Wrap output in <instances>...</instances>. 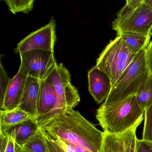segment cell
Listing matches in <instances>:
<instances>
[{
    "mask_svg": "<svg viewBox=\"0 0 152 152\" xmlns=\"http://www.w3.org/2000/svg\"><path fill=\"white\" fill-rule=\"evenodd\" d=\"M40 129L52 139L60 138L91 152L101 151L104 138V132L73 109L49 120Z\"/></svg>",
    "mask_w": 152,
    "mask_h": 152,
    "instance_id": "obj_1",
    "label": "cell"
},
{
    "mask_svg": "<svg viewBox=\"0 0 152 152\" xmlns=\"http://www.w3.org/2000/svg\"><path fill=\"white\" fill-rule=\"evenodd\" d=\"M144 113L134 95L112 105H101L97 110L96 118L104 133L118 134L142 123Z\"/></svg>",
    "mask_w": 152,
    "mask_h": 152,
    "instance_id": "obj_2",
    "label": "cell"
},
{
    "mask_svg": "<svg viewBox=\"0 0 152 152\" xmlns=\"http://www.w3.org/2000/svg\"><path fill=\"white\" fill-rule=\"evenodd\" d=\"M150 75L146 65L145 49L136 54L133 62L112 86L109 96L101 105H112L136 94Z\"/></svg>",
    "mask_w": 152,
    "mask_h": 152,
    "instance_id": "obj_3",
    "label": "cell"
},
{
    "mask_svg": "<svg viewBox=\"0 0 152 152\" xmlns=\"http://www.w3.org/2000/svg\"><path fill=\"white\" fill-rule=\"evenodd\" d=\"M136 55L130 51L122 37L118 35L104 48L95 66L109 76L113 86L133 62Z\"/></svg>",
    "mask_w": 152,
    "mask_h": 152,
    "instance_id": "obj_4",
    "label": "cell"
},
{
    "mask_svg": "<svg viewBox=\"0 0 152 152\" xmlns=\"http://www.w3.org/2000/svg\"><path fill=\"white\" fill-rule=\"evenodd\" d=\"M46 78L55 88L58 103L54 110L38 124L39 128L44 123L66 110L75 108L80 101L78 91L71 83L70 73L63 64H56Z\"/></svg>",
    "mask_w": 152,
    "mask_h": 152,
    "instance_id": "obj_5",
    "label": "cell"
},
{
    "mask_svg": "<svg viewBox=\"0 0 152 152\" xmlns=\"http://www.w3.org/2000/svg\"><path fill=\"white\" fill-rule=\"evenodd\" d=\"M152 28V9L143 2L126 16L116 18L112 22V29L117 35L125 33L148 35Z\"/></svg>",
    "mask_w": 152,
    "mask_h": 152,
    "instance_id": "obj_6",
    "label": "cell"
},
{
    "mask_svg": "<svg viewBox=\"0 0 152 152\" xmlns=\"http://www.w3.org/2000/svg\"><path fill=\"white\" fill-rule=\"evenodd\" d=\"M19 54L21 64L18 71L41 80L45 79L57 64L54 52L34 50Z\"/></svg>",
    "mask_w": 152,
    "mask_h": 152,
    "instance_id": "obj_7",
    "label": "cell"
},
{
    "mask_svg": "<svg viewBox=\"0 0 152 152\" xmlns=\"http://www.w3.org/2000/svg\"><path fill=\"white\" fill-rule=\"evenodd\" d=\"M56 23L54 18L45 26L32 32L20 41L14 50L16 53L34 50L54 52L57 41Z\"/></svg>",
    "mask_w": 152,
    "mask_h": 152,
    "instance_id": "obj_8",
    "label": "cell"
},
{
    "mask_svg": "<svg viewBox=\"0 0 152 152\" xmlns=\"http://www.w3.org/2000/svg\"><path fill=\"white\" fill-rule=\"evenodd\" d=\"M142 122L125 132L118 134L104 133L100 152H135L136 131Z\"/></svg>",
    "mask_w": 152,
    "mask_h": 152,
    "instance_id": "obj_9",
    "label": "cell"
},
{
    "mask_svg": "<svg viewBox=\"0 0 152 152\" xmlns=\"http://www.w3.org/2000/svg\"><path fill=\"white\" fill-rule=\"evenodd\" d=\"M88 89L98 104L105 101L109 96L112 85L110 79L96 66L88 72Z\"/></svg>",
    "mask_w": 152,
    "mask_h": 152,
    "instance_id": "obj_10",
    "label": "cell"
},
{
    "mask_svg": "<svg viewBox=\"0 0 152 152\" xmlns=\"http://www.w3.org/2000/svg\"><path fill=\"white\" fill-rule=\"evenodd\" d=\"M58 97L54 86L46 78L41 81L37 104V125L51 113L57 106Z\"/></svg>",
    "mask_w": 152,
    "mask_h": 152,
    "instance_id": "obj_11",
    "label": "cell"
},
{
    "mask_svg": "<svg viewBox=\"0 0 152 152\" xmlns=\"http://www.w3.org/2000/svg\"><path fill=\"white\" fill-rule=\"evenodd\" d=\"M28 76L18 71L11 79L4 95L1 109L12 110L18 107L24 93Z\"/></svg>",
    "mask_w": 152,
    "mask_h": 152,
    "instance_id": "obj_12",
    "label": "cell"
},
{
    "mask_svg": "<svg viewBox=\"0 0 152 152\" xmlns=\"http://www.w3.org/2000/svg\"><path fill=\"white\" fill-rule=\"evenodd\" d=\"M0 127V134L11 137L21 146L40 129L37 121L33 118L13 126Z\"/></svg>",
    "mask_w": 152,
    "mask_h": 152,
    "instance_id": "obj_13",
    "label": "cell"
},
{
    "mask_svg": "<svg viewBox=\"0 0 152 152\" xmlns=\"http://www.w3.org/2000/svg\"><path fill=\"white\" fill-rule=\"evenodd\" d=\"M42 80L28 77L24 93L18 108L30 114L33 118L37 119V104Z\"/></svg>",
    "mask_w": 152,
    "mask_h": 152,
    "instance_id": "obj_14",
    "label": "cell"
},
{
    "mask_svg": "<svg viewBox=\"0 0 152 152\" xmlns=\"http://www.w3.org/2000/svg\"><path fill=\"white\" fill-rule=\"evenodd\" d=\"M33 118L30 114L18 107L12 110H1L0 126H10Z\"/></svg>",
    "mask_w": 152,
    "mask_h": 152,
    "instance_id": "obj_15",
    "label": "cell"
},
{
    "mask_svg": "<svg viewBox=\"0 0 152 152\" xmlns=\"http://www.w3.org/2000/svg\"><path fill=\"white\" fill-rule=\"evenodd\" d=\"M119 35L124 39L130 51L135 54L147 48L151 37V34L145 35L129 33H123Z\"/></svg>",
    "mask_w": 152,
    "mask_h": 152,
    "instance_id": "obj_16",
    "label": "cell"
},
{
    "mask_svg": "<svg viewBox=\"0 0 152 152\" xmlns=\"http://www.w3.org/2000/svg\"><path fill=\"white\" fill-rule=\"evenodd\" d=\"M21 148L23 152H49L44 134L40 129Z\"/></svg>",
    "mask_w": 152,
    "mask_h": 152,
    "instance_id": "obj_17",
    "label": "cell"
},
{
    "mask_svg": "<svg viewBox=\"0 0 152 152\" xmlns=\"http://www.w3.org/2000/svg\"><path fill=\"white\" fill-rule=\"evenodd\" d=\"M137 102L145 111L152 106V76H149L147 80L142 85L136 94Z\"/></svg>",
    "mask_w": 152,
    "mask_h": 152,
    "instance_id": "obj_18",
    "label": "cell"
},
{
    "mask_svg": "<svg viewBox=\"0 0 152 152\" xmlns=\"http://www.w3.org/2000/svg\"><path fill=\"white\" fill-rule=\"evenodd\" d=\"M7 5L12 14L23 12L28 14L33 10L35 0H1Z\"/></svg>",
    "mask_w": 152,
    "mask_h": 152,
    "instance_id": "obj_19",
    "label": "cell"
},
{
    "mask_svg": "<svg viewBox=\"0 0 152 152\" xmlns=\"http://www.w3.org/2000/svg\"><path fill=\"white\" fill-rule=\"evenodd\" d=\"M0 152H22L21 146L11 137L0 134Z\"/></svg>",
    "mask_w": 152,
    "mask_h": 152,
    "instance_id": "obj_20",
    "label": "cell"
},
{
    "mask_svg": "<svg viewBox=\"0 0 152 152\" xmlns=\"http://www.w3.org/2000/svg\"><path fill=\"white\" fill-rule=\"evenodd\" d=\"M142 139L152 142V106L145 110Z\"/></svg>",
    "mask_w": 152,
    "mask_h": 152,
    "instance_id": "obj_21",
    "label": "cell"
},
{
    "mask_svg": "<svg viewBox=\"0 0 152 152\" xmlns=\"http://www.w3.org/2000/svg\"><path fill=\"white\" fill-rule=\"evenodd\" d=\"M11 79L8 77L1 61L0 64V107L3 102L4 95Z\"/></svg>",
    "mask_w": 152,
    "mask_h": 152,
    "instance_id": "obj_22",
    "label": "cell"
},
{
    "mask_svg": "<svg viewBox=\"0 0 152 152\" xmlns=\"http://www.w3.org/2000/svg\"><path fill=\"white\" fill-rule=\"evenodd\" d=\"M144 0H132L131 1L126 3L125 5L120 9L117 15V18L126 16L133 10L138 4L142 3Z\"/></svg>",
    "mask_w": 152,
    "mask_h": 152,
    "instance_id": "obj_23",
    "label": "cell"
},
{
    "mask_svg": "<svg viewBox=\"0 0 152 152\" xmlns=\"http://www.w3.org/2000/svg\"><path fill=\"white\" fill-rule=\"evenodd\" d=\"M53 140L66 152H91L81 147L73 145L60 138H56Z\"/></svg>",
    "mask_w": 152,
    "mask_h": 152,
    "instance_id": "obj_24",
    "label": "cell"
},
{
    "mask_svg": "<svg viewBox=\"0 0 152 152\" xmlns=\"http://www.w3.org/2000/svg\"><path fill=\"white\" fill-rule=\"evenodd\" d=\"M135 152H152V142L137 139Z\"/></svg>",
    "mask_w": 152,
    "mask_h": 152,
    "instance_id": "obj_25",
    "label": "cell"
},
{
    "mask_svg": "<svg viewBox=\"0 0 152 152\" xmlns=\"http://www.w3.org/2000/svg\"><path fill=\"white\" fill-rule=\"evenodd\" d=\"M43 133L44 134L46 140L47 142L49 152H66L62 150V148L60 146H59V145L55 142L54 140L51 138L45 132H43Z\"/></svg>",
    "mask_w": 152,
    "mask_h": 152,
    "instance_id": "obj_26",
    "label": "cell"
},
{
    "mask_svg": "<svg viewBox=\"0 0 152 152\" xmlns=\"http://www.w3.org/2000/svg\"><path fill=\"white\" fill-rule=\"evenodd\" d=\"M146 63L149 73L152 76V40L146 49Z\"/></svg>",
    "mask_w": 152,
    "mask_h": 152,
    "instance_id": "obj_27",
    "label": "cell"
},
{
    "mask_svg": "<svg viewBox=\"0 0 152 152\" xmlns=\"http://www.w3.org/2000/svg\"><path fill=\"white\" fill-rule=\"evenodd\" d=\"M143 2L146 4L152 9V0H144Z\"/></svg>",
    "mask_w": 152,
    "mask_h": 152,
    "instance_id": "obj_28",
    "label": "cell"
},
{
    "mask_svg": "<svg viewBox=\"0 0 152 152\" xmlns=\"http://www.w3.org/2000/svg\"><path fill=\"white\" fill-rule=\"evenodd\" d=\"M131 1H132V0H126V3H129V2Z\"/></svg>",
    "mask_w": 152,
    "mask_h": 152,
    "instance_id": "obj_29",
    "label": "cell"
},
{
    "mask_svg": "<svg viewBox=\"0 0 152 152\" xmlns=\"http://www.w3.org/2000/svg\"><path fill=\"white\" fill-rule=\"evenodd\" d=\"M151 37L152 38V28H151Z\"/></svg>",
    "mask_w": 152,
    "mask_h": 152,
    "instance_id": "obj_30",
    "label": "cell"
},
{
    "mask_svg": "<svg viewBox=\"0 0 152 152\" xmlns=\"http://www.w3.org/2000/svg\"></svg>",
    "mask_w": 152,
    "mask_h": 152,
    "instance_id": "obj_31",
    "label": "cell"
}]
</instances>
